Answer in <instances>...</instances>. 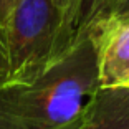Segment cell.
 <instances>
[{
	"instance_id": "3957f363",
	"label": "cell",
	"mask_w": 129,
	"mask_h": 129,
	"mask_svg": "<svg viewBox=\"0 0 129 129\" xmlns=\"http://www.w3.org/2000/svg\"><path fill=\"white\" fill-rule=\"evenodd\" d=\"M99 86H129V10L111 15L94 33Z\"/></svg>"
},
{
	"instance_id": "277c9868",
	"label": "cell",
	"mask_w": 129,
	"mask_h": 129,
	"mask_svg": "<svg viewBox=\"0 0 129 129\" xmlns=\"http://www.w3.org/2000/svg\"><path fill=\"white\" fill-rule=\"evenodd\" d=\"M64 129H129V86H99Z\"/></svg>"
},
{
	"instance_id": "8992f818",
	"label": "cell",
	"mask_w": 129,
	"mask_h": 129,
	"mask_svg": "<svg viewBox=\"0 0 129 129\" xmlns=\"http://www.w3.org/2000/svg\"><path fill=\"white\" fill-rule=\"evenodd\" d=\"M15 4H17V0H0V25L4 28L7 25V20L10 17L13 7H15Z\"/></svg>"
},
{
	"instance_id": "7a4b0ae2",
	"label": "cell",
	"mask_w": 129,
	"mask_h": 129,
	"mask_svg": "<svg viewBox=\"0 0 129 129\" xmlns=\"http://www.w3.org/2000/svg\"><path fill=\"white\" fill-rule=\"evenodd\" d=\"M8 75L4 83H27L68 55L63 12L56 0H17L5 25Z\"/></svg>"
},
{
	"instance_id": "52a82bcc",
	"label": "cell",
	"mask_w": 129,
	"mask_h": 129,
	"mask_svg": "<svg viewBox=\"0 0 129 129\" xmlns=\"http://www.w3.org/2000/svg\"><path fill=\"white\" fill-rule=\"evenodd\" d=\"M111 4H113L114 15H116V13H122V12H127L129 10V0H111Z\"/></svg>"
},
{
	"instance_id": "6da1fadb",
	"label": "cell",
	"mask_w": 129,
	"mask_h": 129,
	"mask_svg": "<svg viewBox=\"0 0 129 129\" xmlns=\"http://www.w3.org/2000/svg\"><path fill=\"white\" fill-rule=\"evenodd\" d=\"M99 88L94 35L27 83H0V129H64Z\"/></svg>"
},
{
	"instance_id": "5b68a950",
	"label": "cell",
	"mask_w": 129,
	"mask_h": 129,
	"mask_svg": "<svg viewBox=\"0 0 129 129\" xmlns=\"http://www.w3.org/2000/svg\"><path fill=\"white\" fill-rule=\"evenodd\" d=\"M8 75V48H7V33L0 25V83L7 80Z\"/></svg>"
}]
</instances>
